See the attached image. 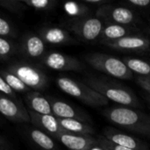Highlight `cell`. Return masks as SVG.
<instances>
[{"instance_id": "cell-1", "label": "cell", "mask_w": 150, "mask_h": 150, "mask_svg": "<svg viewBox=\"0 0 150 150\" xmlns=\"http://www.w3.org/2000/svg\"><path fill=\"white\" fill-rule=\"evenodd\" d=\"M83 82L98 91L109 101L112 100L121 106L137 108L141 106L140 100L136 95L127 87L120 83L110 80L105 76H88Z\"/></svg>"}, {"instance_id": "cell-2", "label": "cell", "mask_w": 150, "mask_h": 150, "mask_svg": "<svg viewBox=\"0 0 150 150\" xmlns=\"http://www.w3.org/2000/svg\"><path fill=\"white\" fill-rule=\"evenodd\" d=\"M102 113L113 125L150 138V116L145 112L129 107L113 106Z\"/></svg>"}, {"instance_id": "cell-3", "label": "cell", "mask_w": 150, "mask_h": 150, "mask_svg": "<svg viewBox=\"0 0 150 150\" xmlns=\"http://www.w3.org/2000/svg\"><path fill=\"white\" fill-rule=\"evenodd\" d=\"M56 84L62 91L80 100L88 106L102 107L109 104L108 99L83 82L68 76H60L56 79Z\"/></svg>"}, {"instance_id": "cell-4", "label": "cell", "mask_w": 150, "mask_h": 150, "mask_svg": "<svg viewBox=\"0 0 150 150\" xmlns=\"http://www.w3.org/2000/svg\"><path fill=\"white\" fill-rule=\"evenodd\" d=\"M83 58L84 62L94 69L112 77L128 80L134 76V73L125 62L113 55L103 53H89L84 54Z\"/></svg>"}, {"instance_id": "cell-5", "label": "cell", "mask_w": 150, "mask_h": 150, "mask_svg": "<svg viewBox=\"0 0 150 150\" xmlns=\"http://www.w3.org/2000/svg\"><path fill=\"white\" fill-rule=\"evenodd\" d=\"M95 16L104 24H115L138 27L142 20L135 11L121 4H105L96 10Z\"/></svg>"}, {"instance_id": "cell-6", "label": "cell", "mask_w": 150, "mask_h": 150, "mask_svg": "<svg viewBox=\"0 0 150 150\" xmlns=\"http://www.w3.org/2000/svg\"><path fill=\"white\" fill-rule=\"evenodd\" d=\"M65 26L80 40L89 43L98 41L105 24L96 16H89L82 18H70L66 22Z\"/></svg>"}, {"instance_id": "cell-7", "label": "cell", "mask_w": 150, "mask_h": 150, "mask_svg": "<svg viewBox=\"0 0 150 150\" xmlns=\"http://www.w3.org/2000/svg\"><path fill=\"white\" fill-rule=\"evenodd\" d=\"M8 71L18 76L29 89L42 90L47 86V77L40 69L23 62L10 65Z\"/></svg>"}, {"instance_id": "cell-8", "label": "cell", "mask_w": 150, "mask_h": 150, "mask_svg": "<svg viewBox=\"0 0 150 150\" xmlns=\"http://www.w3.org/2000/svg\"><path fill=\"white\" fill-rule=\"evenodd\" d=\"M120 52L143 54L150 50V38L145 33L127 36L122 39L102 44Z\"/></svg>"}, {"instance_id": "cell-9", "label": "cell", "mask_w": 150, "mask_h": 150, "mask_svg": "<svg viewBox=\"0 0 150 150\" xmlns=\"http://www.w3.org/2000/svg\"><path fill=\"white\" fill-rule=\"evenodd\" d=\"M43 63L46 67L56 71H83L84 63L77 58L59 52H50L44 55Z\"/></svg>"}, {"instance_id": "cell-10", "label": "cell", "mask_w": 150, "mask_h": 150, "mask_svg": "<svg viewBox=\"0 0 150 150\" xmlns=\"http://www.w3.org/2000/svg\"><path fill=\"white\" fill-rule=\"evenodd\" d=\"M0 114L13 122H31L28 110L18 100H15L2 93H0Z\"/></svg>"}, {"instance_id": "cell-11", "label": "cell", "mask_w": 150, "mask_h": 150, "mask_svg": "<svg viewBox=\"0 0 150 150\" xmlns=\"http://www.w3.org/2000/svg\"><path fill=\"white\" fill-rule=\"evenodd\" d=\"M101 134L111 142L127 149L133 150H149V145L145 142L112 127H105Z\"/></svg>"}, {"instance_id": "cell-12", "label": "cell", "mask_w": 150, "mask_h": 150, "mask_svg": "<svg viewBox=\"0 0 150 150\" xmlns=\"http://www.w3.org/2000/svg\"><path fill=\"white\" fill-rule=\"evenodd\" d=\"M51 104L52 113L57 119H70L77 120L88 124L92 125L91 116L84 111L76 108L64 101H61L55 98H48Z\"/></svg>"}, {"instance_id": "cell-13", "label": "cell", "mask_w": 150, "mask_h": 150, "mask_svg": "<svg viewBox=\"0 0 150 150\" xmlns=\"http://www.w3.org/2000/svg\"><path fill=\"white\" fill-rule=\"evenodd\" d=\"M39 36L45 43L52 45H71L76 43V40L71 36L68 30L56 25H47L40 28Z\"/></svg>"}, {"instance_id": "cell-14", "label": "cell", "mask_w": 150, "mask_h": 150, "mask_svg": "<svg viewBox=\"0 0 150 150\" xmlns=\"http://www.w3.org/2000/svg\"><path fill=\"white\" fill-rule=\"evenodd\" d=\"M31 122L38 127V129L43 131L54 138H57L62 133H67L59 124L58 119L53 114H39L29 111Z\"/></svg>"}, {"instance_id": "cell-15", "label": "cell", "mask_w": 150, "mask_h": 150, "mask_svg": "<svg viewBox=\"0 0 150 150\" xmlns=\"http://www.w3.org/2000/svg\"><path fill=\"white\" fill-rule=\"evenodd\" d=\"M69 150H91L98 144L97 137L62 133L56 138Z\"/></svg>"}, {"instance_id": "cell-16", "label": "cell", "mask_w": 150, "mask_h": 150, "mask_svg": "<svg viewBox=\"0 0 150 150\" xmlns=\"http://www.w3.org/2000/svg\"><path fill=\"white\" fill-rule=\"evenodd\" d=\"M141 33H143L139 27L115 25V24H105L104 29L102 31V33L98 42H99L102 45L104 43L117 40L127 36L136 35Z\"/></svg>"}, {"instance_id": "cell-17", "label": "cell", "mask_w": 150, "mask_h": 150, "mask_svg": "<svg viewBox=\"0 0 150 150\" xmlns=\"http://www.w3.org/2000/svg\"><path fill=\"white\" fill-rule=\"evenodd\" d=\"M21 50L28 58H40L45 53V42L39 35L26 33L22 40Z\"/></svg>"}, {"instance_id": "cell-18", "label": "cell", "mask_w": 150, "mask_h": 150, "mask_svg": "<svg viewBox=\"0 0 150 150\" xmlns=\"http://www.w3.org/2000/svg\"><path fill=\"white\" fill-rule=\"evenodd\" d=\"M29 111L39 114H53L49 99L37 91H30L25 98Z\"/></svg>"}, {"instance_id": "cell-19", "label": "cell", "mask_w": 150, "mask_h": 150, "mask_svg": "<svg viewBox=\"0 0 150 150\" xmlns=\"http://www.w3.org/2000/svg\"><path fill=\"white\" fill-rule=\"evenodd\" d=\"M58 122L67 133L80 135H97L96 130L91 124L70 119H58Z\"/></svg>"}, {"instance_id": "cell-20", "label": "cell", "mask_w": 150, "mask_h": 150, "mask_svg": "<svg viewBox=\"0 0 150 150\" xmlns=\"http://www.w3.org/2000/svg\"><path fill=\"white\" fill-rule=\"evenodd\" d=\"M29 137L33 143H35L40 149L42 150H55L56 145L50 135L44 133L43 131L32 128L29 130Z\"/></svg>"}, {"instance_id": "cell-21", "label": "cell", "mask_w": 150, "mask_h": 150, "mask_svg": "<svg viewBox=\"0 0 150 150\" xmlns=\"http://www.w3.org/2000/svg\"><path fill=\"white\" fill-rule=\"evenodd\" d=\"M122 61L133 73L138 74L139 76L150 77V62L133 57H125Z\"/></svg>"}, {"instance_id": "cell-22", "label": "cell", "mask_w": 150, "mask_h": 150, "mask_svg": "<svg viewBox=\"0 0 150 150\" xmlns=\"http://www.w3.org/2000/svg\"><path fill=\"white\" fill-rule=\"evenodd\" d=\"M63 9L71 18H82L91 16V8L83 2H67L63 4Z\"/></svg>"}, {"instance_id": "cell-23", "label": "cell", "mask_w": 150, "mask_h": 150, "mask_svg": "<svg viewBox=\"0 0 150 150\" xmlns=\"http://www.w3.org/2000/svg\"><path fill=\"white\" fill-rule=\"evenodd\" d=\"M0 76L5 80V82L9 84V86L15 91V92H30V89L14 74L11 73L10 71L1 70Z\"/></svg>"}, {"instance_id": "cell-24", "label": "cell", "mask_w": 150, "mask_h": 150, "mask_svg": "<svg viewBox=\"0 0 150 150\" xmlns=\"http://www.w3.org/2000/svg\"><path fill=\"white\" fill-rule=\"evenodd\" d=\"M21 1L26 7H31L37 11H52L57 4V2L55 0H21Z\"/></svg>"}, {"instance_id": "cell-25", "label": "cell", "mask_w": 150, "mask_h": 150, "mask_svg": "<svg viewBox=\"0 0 150 150\" xmlns=\"http://www.w3.org/2000/svg\"><path fill=\"white\" fill-rule=\"evenodd\" d=\"M0 6L12 13H21L27 7L21 0H0Z\"/></svg>"}, {"instance_id": "cell-26", "label": "cell", "mask_w": 150, "mask_h": 150, "mask_svg": "<svg viewBox=\"0 0 150 150\" xmlns=\"http://www.w3.org/2000/svg\"><path fill=\"white\" fill-rule=\"evenodd\" d=\"M119 4L128 7L136 12L138 11H150V0H125L120 1Z\"/></svg>"}, {"instance_id": "cell-27", "label": "cell", "mask_w": 150, "mask_h": 150, "mask_svg": "<svg viewBox=\"0 0 150 150\" xmlns=\"http://www.w3.org/2000/svg\"><path fill=\"white\" fill-rule=\"evenodd\" d=\"M14 51L15 47L13 44L10 40L0 37V58H8L11 54L14 53Z\"/></svg>"}, {"instance_id": "cell-28", "label": "cell", "mask_w": 150, "mask_h": 150, "mask_svg": "<svg viewBox=\"0 0 150 150\" xmlns=\"http://www.w3.org/2000/svg\"><path fill=\"white\" fill-rule=\"evenodd\" d=\"M16 31L11 23L0 16V37H15Z\"/></svg>"}, {"instance_id": "cell-29", "label": "cell", "mask_w": 150, "mask_h": 150, "mask_svg": "<svg viewBox=\"0 0 150 150\" xmlns=\"http://www.w3.org/2000/svg\"><path fill=\"white\" fill-rule=\"evenodd\" d=\"M98 142V146L100 148H102L105 150H133L130 149H127L119 145H116L112 142H111L110 141H108L105 137H104L102 134H97L96 135Z\"/></svg>"}, {"instance_id": "cell-30", "label": "cell", "mask_w": 150, "mask_h": 150, "mask_svg": "<svg viewBox=\"0 0 150 150\" xmlns=\"http://www.w3.org/2000/svg\"><path fill=\"white\" fill-rule=\"evenodd\" d=\"M0 93L7 97H10L15 100H18L15 91L9 86V84L5 82V80L1 76H0Z\"/></svg>"}, {"instance_id": "cell-31", "label": "cell", "mask_w": 150, "mask_h": 150, "mask_svg": "<svg viewBox=\"0 0 150 150\" xmlns=\"http://www.w3.org/2000/svg\"><path fill=\"white\" fill-rule=\"evenodd\" d=\"M83 3L88 5L90 8H97L98 10L105 4H111V0H83Z\"/></svg>"}, {"instance_id": "cell-32", "label": "cell", "mask_w": 150, "mask_h": 150, "mask_svg": "<svg viewBox=\"0 0 150 150\" xmlns=\"http://www.w3.org/2000/svg\"><path fill=\"white\" fill-rule=\"evenodd\" d=\"M136 82L143 90H145L150 94V77L137 76Z\"/></svg>"}, {"instance_id": "cell-33", "label": "cell", "mask_w": 150, "mask_h": 150, "mask_svg": "<svg viewBox=\"0 0 150 150\" xmlns=\"http://www.w3.org/2000/svg\"><path fill=\"white\" fill-rule=\"evenodd\" d=\"M7 146H8V143H7L6 140H4L3 137L0 136V147H3L4 149H6Z\"/></svg>"}, {"instance_id": "cell-34", "label": "cell", "mask_w": 150, "mask_h": 150, "mask_svg": "<svg viewBox=\"0 0 150 150\" xmlns=\"http://www.w3.org/2000/svg\"><path fill=\"white\" fill-rule=\"evenodd\" d=\"M145 34L148 35L150 38V25L149 26H148L147 28H145Z\"/></svg>"}, {"instance_id": "cell-35", "label": "cell", "mask_w": 150, "mask_h": 150, "mask_svg": "<svg viewBox=\"0 0 150 150\" xmlns=\"http://www.w3.org/2000/svg\"><path fill=\"white\" fill-rule=\"evenodd\" d=\"M91 150H105V149H103L102 148H100V147L98 146V144L97 146H95V147H94L93 149H91Z\"/></svg>"}, {"instance_id": "cell-36", "label": "cell", "mask_w": 150, "mask_h": 150, "mask_svg": "<svg viewBox=\"0 0 150 150\" xmlns=\"http://www.w3.org/2000/svg\"><path fill=\"white\" fill-rule=\"evenodd\" d=\"M146 99H147V101L149 102V105H150V95H149V96H147V97H146Z\"/></svg>"}, {"instance_id": "cell-37", "label": "cell", "mask_w": 150, "mask_h": 150, "mask_svg": "<svg viewBox=\"0 0 150 150\" xmlns=\"http://www.w3.org/2000/svg\"><path fill=\"white\" fill-rule=\"evenodd\" d=\"M149 54H150V50H149Z\"/></svg>"}, {"instance_id": "cell-38", "label": "cell", "mask_w": 150, "mask_h": 150, "mask_svg": "<svg viewBox=\"0 0 150 150\" xmlns=\"http://www.w3.org/2000/svg\"><path fill=\"white\" fill-rule=\"evenodd\" d=\"M0 150H2V149H0Z\"/></svg>"}]
</instances>
